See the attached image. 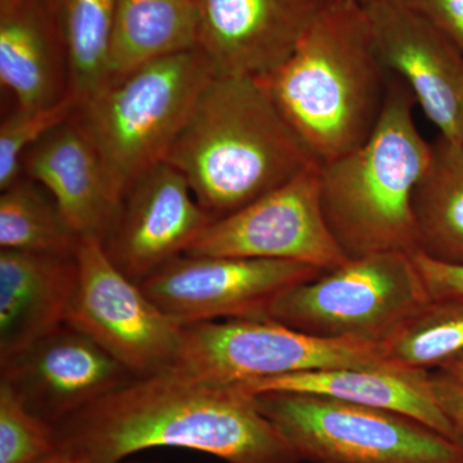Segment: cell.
Masks as SVG:
<instances>
[{"label": "cell", "instance_id": "1", "mask_svg": "<svg viewBox=\"0 0 463 463\" xmlns=\"http://www.w3.org/2000/svg\"><path fill=\"white\" fill-rule=\"evenodd\" d=\"M53 428L74 463H123L163 447L225 463H301L245 390L174 373L129 381Z\"/></svg>", "mask_w": 463, "mask_h": 463}, {"label": "cell", "instance_id": "2", "mask_svg": "<svg viewBox=\"0 0 463 463\" xmlns=\"http://www.w3.org/2000/svg\"><path fill=\"white\" fill-rule=\"evenodd\" d=\"M166 163L213 222L319 164L259 79L222 74L201 91Z\"/></svg>", "mask_w": 463, "mask_h": 463}, {"label": "cell", "instance_id": "3", "mask_svg": "<svg viewBox=\"0 0 463 463\" xmlns=\"http://www.w3.org/2000/svg\"><path fill=\"white\" fill-rule=\"evenodd\" d=\"M390 76L374 48L364 5L334 2L294 53L257 79L310 154L325 164L370 138Z\"/></svg>", "mask_w": 463, "mask_h": 463}, {"label": "cell", "instance_id": "4", "mask_svg": "<svg viewBox=\"0 0 463 463\" xmlns=\"http://www.w3.org/2000/svg\"><path fill=\"white\" fill-rule=\"evenodd\" d=\"M412 91L390 76L388 97L370 138L319 164L323 214L347 259L419 252L413 200L432 156L414 121Z\"/></svg>", "mask_w": 463, "mask_h": 463}, {"label": "cell", "instance_id": "5", "mask_svg": "<svg viewBox=\"0 0 463 463\" xmlns=\"http://www.w3.org/2000/svg\"><path fill=\"white\" fill-rule=\"evenodd\" d=\"M216 70L199 45L103 85L72 118L99 152L118 203L137 179L165 163Z\"/></svg>", "mask_w": 463, "mask_h": 463}, {"label": "cell", "instance_id": "6", "mask_svg": "<svg viewBox=\"0 0 463 463\" xmlns=\"http://www.w3.org/2000/svg\"><path fill=\"white\" fill-rule=\"evenodd\" d=\"M430 300L412 255L379 252L289 288L268 318L319 339L380 345Z\"/></svg>", "mask_w": 463, "mask_h": 463}, {"label": "cell", "instance_id": "7", "mask_svg": "<svg viewBox=\"0 0 463 463\" xmlns=\"http://www.w3.org/2000/svg\"><path fill=\"white\" fill-rule=\"evenodd\" d=\"M310 463H463V446L405 414L298 392L252 394Z\"/></svg>", "mask_w": 463, "mask_h": 463}, {"label": "cell", "instance_id": "8", "mask_svg": "<svg viewBox=\"0 0 463 463\" xmlns=\"http://www.w3.org/2000/svg\"><path fill=\"white\" fill-rule=\"evenodd\" d=\"M383 364L377 344L326 340L272 318H236L183 327L169 373L239 386L288 374Z\"/></svg>", "mask_w": 463, "mask_h": 463}, {"label": "cell", "instance_id": "9", "mask_svg": "<svg viewBox=\"0 0 463 463\" xmlns=\"http://www.w3.org/2000/svg\"><path fill=\"white\" fill-rule=\"evenodd\" d=\"M76 259L78 285L66 323L96 341L136 377L169 373L183 326L115 267L100 240L83 237Z\"/></svg>", "mask_w": 463, "mask_h": 463}, {"label": "cell", "instance_id": "10", "mask_svg": "<svg viewBox=\"0 0 463 463\" xmlns=\"http://www.w3.org/2000/svg\"><path fill=\"white\" fill-rule=\"evenodd\" d=\"M326 270L298 261L181 255L139 283L183 327L236 318H268L277 298Z\"/></svg>", "mask_w": 463, "mask_h": 463}, {"label": "cell", "instance_id": "11", "mask_svg": "<svg viewBox=\"0 0 463 463\" xmlns=\"http://www.w3.org/2000/svg\"><path fill=\"white\" fill-rule=\"evenodd\" d=\"M185 254L298 261L323 270L349 260L323 214L319 164L207 225Z\"/></svg>", "mask_w": 463, "mask_h": 463}, {"label": "cell", "instance_id": "12", "mask_svg": "<svg viewBox=\"0 0 463 463\" xmlns=\"http://www.w3.org/2000/svg\"><path fill=\"white\" fill-rule=\"evenodd\" d=\"M210 223L187 179L165 161L125 192L100 242L118 270L142 283L184 255Z\"/></svg>", "mask_w": 463, "mask_h": 463}, {"label": "cell", "instance_id": "13", "mask_svg": "<svg viewBox=\"0 0 463 463\" xmlns=\"http://www.w3.org/2000/svg\"><path fill=\"white\" fill-rule=\"evenodd\" d=\"M374 48L390 74L412 91L441 138L463 146V52L398 0L364 5Z\"/></svg>", "mask_w": 463, "mask_h": 463}, {"label": "cell", "instance_id": "14", "mask_svg": "<svg viewBox=\"0 0 463 463\" xmlns=\"http://www.w3.org/2000/svg\"><path fill=\"white\" fill-rule=\"evenodd\" d=\"M134 379L138 377L69 323L0 362V381L51 425Z\"/></svg>", "mask_w": 463, "mask_h": 463}, {"label": "cell", "instance_id": "15", "mask_svg": "<svg viewBox=\"0 0 463 463\" xmlns=\"http://www.w3.org/2000/svg\"><path fill=\"white\" fill-rule=\"evenodd\" d=\"M199 47L216 74L261 78L292 53L332 0H197Z\"/></svg>", "mask_w": 463, "mask_h": 463}, {"label": "cell", "instance_id": "16", "mask_svg": "<svg viewBox=\"0 0 463 463\" xmlns=\"http://www.w3.org/2000/svg\"><path fill=\"white\" fill-rule=\"evenodd\" d=\"M0 84L17 109L47 108L70 96L56 0H0Z\"/></svg>", "mask_w": 463, "mask_h": 463}, {"label": "cell", "instance_id": "17", "mask_svg": "<svg viewBox=\"0 0 463 463\" xmlns=\"http://www.w3.org/2000/svg\"><path fill=\"white\" fill-rule=\"evenodd\" d=\"M78 279L76 254L0 250V362L65 325Z\"/></svg>", "mask_w": 463, "mask_h": 463}, {"label": "cell", "instance_id": "18", "mask_svg": "<svg viewBox=\"0 0 463 463\" xmlns=\"http://www.w3.org/2000/svg\"><path fill=\"white\" fill-rule=\"evenodd\" d=\"M23 174L50 192L81 239L102 241L118 200L99 152L72 116L26 152Z\"/></svg>", "mask_w": 463, "mask_h": 463}, {"label": "cell", "instance_id": "19", "mask_svg": "<svg viewBox=\"0 0 463 463\" xmlns=\"http://www.w3.org/2000/svg\"><path fill=\"white\" fill-rule=\"evenodd\" d=\"M249 394L282 392L335 399L412 417L463 446L432 394L430 373L389 364L307 371L239 385Z\"/></svg>", "mask_w": 463, "mask_h": 463}, {"label": "cell", "instance_id": "20", "mask_svg": "<svg viewBox=\"0 0 463 463\" xmlns=\"http://www.w3.org/2000/svg\"><path fill=\"white\" fill-rule=\"evenodd\" d=\"M197 0H116L108 81L199 45Z\"/></svg>", "mask_w": 463, "mask_h": 463}, {"label": "cell", "instance_id": "21", "mask_svg": "<svg viewBox=\"0 0 463 463\" xmlns=\"http://www.w3.org/2000/svg\"><path fill=\"white\" fill-rule=\"evenodd\" d=\"M419 252L463 267V146L439 137L414 194Z\"/></svg>", "mask_w": 463, "mask_h": 463}, {"label": "cell", "instance_id": "22", "mask_svg": "<svg viewBox=\"0 0 463 463\" xmlns=\"http://www.w3.org/2000/svg\"><path fill=\"white\" fill-rule=\"evenodd\" d=\"M81 237L53 196L29 176L0 194V250L75 255Z\"/></svg>", "mask_w": 463, "mask_h": 463}, {"label": "cell", "instance_id": "23", "mask_svg": "<svg viewBox=\"0 0 463 463\" xmlns=\"http://www.w3.org/2000/svg\"><path fill=\"white\" fill-rule=\"evenodd\" d=\"M385 364L431 373L463 353V295L431 298L380 344Z\"/></svg>", "mask_w": 463, "mask_h": 463}, {"label": "cell", "instance_id": "24", "mask_svg": "<svg viewBox=\"0 0 463 463\" xmlns=\"http://www.w3.org/2000/svg\"><path fill=\"white\" fill-rule=\"evenodd\" d=\"M69 58L70 96L83 102L108 81L116 0H56Z\"/></svg>", "mask_w": 463, "mask_h": 463}, {"label": "cell", "instance_id": "25", "mask_svg": "<svg viewBox=\"0 0 463 463\" xmlns=\"http://www.w3.org/2000/svg\"><path fill=\"white\" fill-rule=\"evenodd\" d=\"M74 97L69 96L47 108H14L0 124V190H5L23 176V158L27 151L58 125L74 114Z\"/></svg>", "mask_w": 463, "mask_h": 463}, {"label": "cell", "instance_id": "26", "mask_svg": "<svg viewBox=\"0 0 463 463\" xmlns=\"http://www.w3.org/2000/svg\"><path fill=\"white\" fill-rule=\"evenodd\" d=\"M57 450L53 425L0 381V463H35Z\"/></svg>", "mask_w": 463, "mask_h": 463}, {"label": "cell", "instance_id": "27", "mask_svg": "<svg viewBox=\"0 0 463 463\" xmlns=\"http://www.w3.org/2000/svg\"><path fill=\"white\" fill-rule=\"evenodd\" d=\"M417 16L428 21L463 52V0H398Z\"/></svg>", "mask_w": 463, "mask_h": 463}, {"label": "cell", "instance_id": "28", "mask_svg": "<svg viewBox=\"0 0 463 463\" xmlns=\"http://www.w3.org/2000/svg\"><path fill=\"white\" fill-rule=\"evenodd\" d=\"M412 257L431 298L463 295V267L439 263L421 252Z\"/></svg>", "mask_w": 463, "mask_h": 463}, {"label": "cell", "instance_id": "29", "mask_svg": "<svg viewBox=\"0 0 463 463\" xmlns=\"http://www.w3.org/2000/svg\"><path fill=\"white\" fill-rule=\"evenodd\" d=\"M430 385L439 407L463 440V383L432 371Z\"/></svg>", "mask_w": 463, "mask_h": 463}, {"label": "cell", "instance_id": "30", "mask_svg": "<svg viewBox=\"0 0 463 463\" xmlns=\"http://www.w3.org/2000/svg\"><path fill=\"white\" fill-rule=\"evenodd\" d=\"M435 373L443 374L448 379L463 383V353L456 356L452 361L448 362L443 367L439 368Z\"/></svg>", "mask_w": 463, "mask_h": 463}, {"label": "cell", "instance_id": "31", "mask_svg": "<svg viewBox=\"0 0 463 463\" xmlns=\"http://www.w3.org/2000/svg\"><path fill=\"white\" fill-rule=\"evenodd\" d=\"M35 463H74L72 459L70 458L69 456H66L65 453L61 452V450H57V452L52 453V455L44 457V458L41 459V461Z\"/></svg>", "mask_w": 463, "mask_h": 463}, {"label": "cell", "instance_id": "32", "mask_svg": "<svg viewBox=\"0 0 463 463\" xmlns=\"http://www.w3.org/2000/svg\"><path fill=\"white\" fill-rule=\"evenodd\" d=\"M332 2H350L356 3V5H368L371 3L376 2V0H332Z\"/></svg>", "mask_w": 463, "mask_h": 463}, {"label": "cell", "instance_id": "33", "mask_svg": "<svg viewBox=\"0 0 463 463\" xmlns=\"http://www.w3.org/2000/svg\"><path fill=\"white\" fill-rule=\"evenodd\" d=\"M123 463H143V462H127V461H124Z\"/></svg>", "mask_w": 463, "mask_h": 463}]
</instances>
